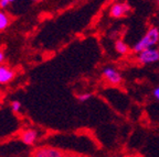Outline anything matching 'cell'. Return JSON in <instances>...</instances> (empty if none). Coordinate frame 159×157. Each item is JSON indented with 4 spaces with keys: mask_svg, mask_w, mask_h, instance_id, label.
I'll return each mask as SVG.
<instances>
[{
    "mask_svg": "<svg viewBox=\"0 0 159 157\" xmlns=\"http://www.w3.org/2000/svg\"><path fill=\"white\" fill-rule=\"evenodd\" d=\"M156 1H157V3H159V0H156Z\"/></svg>",
    "mask_w": 159,
    "mask_h": 157,
    "instance_id": "obj_18",
    "label": "cell"
},
{
    "mask_svg": "<svg viewBox=\"0 0 159 157\" xmlns=\"http://www.w3.org/2000/svg\"><path fill=\"white\" fill-rule=\"evenodd\" d=\"M21 102L18 100H15L11 102V109H12L13 112H19L20 110H21Z\"/></svg>",
    "mask_w": 159,
    "mask_h": 157,
    "instance_id": "obj_11",
    "label": "cell"
},
{
    "mask_svg": "<svg viewBox=\"0 0 159 157\" xmlns=\"http://www.w3.org/2000/svg\"><path fill=\"white\" fill-rule=\"evenodd\" d=\"M137 61L143 65H148L159 61V49L148 47L137 53Z\"/></svg>",
    "mask_w": 159,
    "mask_h": 157,
    "instance_id": "obj_2",
    "label": "cell"
},
{
    "mask_svg": "<svg viewBox=\"0 0 159 157\" xmlns=\"http://www.w3.org/2000/svg\"><path fill=\"white\" fill-rule=\"evenodd\" d=\"M63 153L53 147H40L33 151L32 156L35 157H62Z\"/></svg>",
    "mask_w": 159,
    "mask_h": 157,
    "instance_id": "obj_5",
    "label": "cell"
},
{
    "mask_svg": "<svg viewBox=\"0 0 159 157\" xmlns=\"http://www.w3.org/2000/svg\"><path fill=\"white\" fill-rule=\"evenodd\" d=\"M9 5H10V2L8 0H0V8H1V9H6Z\"/></svg>",
    "mask_w": 159,
    "mask_h": 157,
    "instance_id": "obj_13",
    "label": "cell"
},
{
    "mask_svg": "<svg viewBox=\"0 0 159 157\" xmlns=\"http://www.w3.org/2000/svg\"><path fill=\"white\" fill-rule=\"evenodd\" d=\"M130 12V6L127 2H116L114 1L111 8H109V15L115 19L126 17Z\"/></svg>",
    "mask_w": 159,
    "mask_h": 157,
    "instance_id": "obj_3",
    "label": "cell"
},
{
    "mask_svg": "<svg viewBox=\"0 0 159 157\" xmlns=\"http://www.w3.org/2000/svg\"><path fill=\"white\" fill-rule=\"evenodd\" d=\"M115 49H116V52L118 53V54L120 55H126L129 53V46L125 43L124 41H122V40H117L116 42H115Z\"/></svg>",
    "mask_w": 159,
    "mask_h": 157,
    "instance_id": "obj_9",
    "label": "cell"
},
{
    "mask_svg": "<svg viewBox=\"0 0 159 157\" xmlns=\"http://www.w3.org/2000/svg\"><path fill=\"white\" fill-rule=\"evenodd\" d=\"M152 96L156 99L157 101H159V87H156V88L152 90Z\"/></svg>",
    "mask_w": 159,
    "mask_h": 157,
    "instance_id": "obj_12",
    "label": "cell"
},
{
    "mask_svg": "<svg viewBox=\"0 0 159 157\" xmlns=\"http://www.w3.org/2000/svg\"><path fill=\"white\" fill-rule=\"evenodd\" d=\"M109 1H117V0H109Z\"/></svg>",
    "mask_w": 159,
    "mask_h": 157,
    "instance_id": "obj_17",
    "label": "cell"
},
{
    "mask_svg": "<svg viewBox=\"0 0 159 157\" xmlns=\"http://www.w3.org/2000/svg\"><path fill=\"white\" fill-rule=\"evenodd\" d=\"M11 23V18L5 11L0 10V32H2L7 29Z\"/></svg>",
    "mask_w": 159,
    "mask_h": 157,
    "instance_id": "obj_8",
    "label": "cell"
},
{
    "mask_svg": "<svg viewBox=\"0 0 159 157\" xmlns=\"http://www.w3.org/2000/svg\"><path fill=\"white\" fill-rule=\"evenodd\" d=\"M33 1H35V2H39V1H42V0H33Z\"/></svg>",
    "mask_w": 159,
    "mask_h": 157,
    "instance_id": "obj_16",
    "label": "cell"
},
{
    "mask_svg": "<svg viewBox=\"0 0 159 157\" xmlns=\"http://www.w3.org/2000/svg\"><path fill=\"white\" fill-rule=\"evenodd\" d=\"M3 62H5V53L2 51H0V65L2 64Z\"/></svg>",
    "mask_w": 159,
    "mask_h": 157,
    "instance_id": "obj_14",
    "label": "cell"
},
{
    "mask_svg": "<svg viewBox=\"0 0 159 157\" xmlns=\"http://www.w3.org/2000/svg\"><path fill=\"white\" fill-rule=\"evenodd\" d=\"M38 138V132L35 130H32V129H28V130H25L21 134V141H22L23 144L25 145H33L35 143Z\"/></svg>",
    "mask_w": 159,
    "mask_h": 157,
    "instance_id": "obj_7",
    "label": "cell"
},
{
    "mask_svg": "<svg viewBox=\"0 0 159 157\" xmlns=\"http://www.w3.org/2000/svg\"><path fill=\"white\" fill-rule=\"evenodd\" d=\"M92 98V93H81V95H79L77 96V100L80 101V102H85V101L89 100V99Z\"/></svg>",
    "mask_w": 159,
    "mask_h": 157,
    "instance_id": "obj_10",
    "label": "cell"
},
{
    "mask_svg": "<svg viewBox=\"0 0 159 157\" xmlns=\"http://www.w3.org/2000/svg\"><path fill=\"white\" fill-rule=\"evenodd\" d=\"M102 75L104 77V79L107 81L108 83L115 86V85H119V83L123 81V77L122 75L119 74V71L116 68L112 66H106L103 68Z\"/></svg>",
    "mask_w": 159,
    "mask_h": 157,
    "instance_id": "obj_4",
    "label": "cell"
},
{
    "mask_svg": "<svg viewBox=\"0 0 159 157\" xmlns=\"http://www.w3.org/2000/svg\"><path fill=\"white\" fill-rule=\"evenodd\" d=\"M16 76V71L6 65H0V85L10 83Z\"/></svg>",
    "mask_w": 159,
    "mask_h": 157,
    "instance_id": "obj_6",
    "label": "cell"
},
{
    "mask_svg": "<svg viewBox=\"0 0 159 157\" xmlns=\"http://www.w3.org/2000/svg\"><path fill=\"white\" fill-rule=\"evenodd\" d=\"M158 42H159V29L156 27L150 28L146 32V34L134 45L133 51L137 54V53H139L143 49L155 46Z\"/></svg>",
    "mask_w": 159,
    "mask_h": 157,
    "instance_id": "obj_1",
    "label": "cell"
},
{
    "mask_svg": "<svg viewBox=\"0 0 159 157\" xmlns=\"http://www.w3.org/2000/svg\"><path fill=\"white\" fill-rule=\"evenodd\" d=\"M8 1H9L10 3H11V2H13V1H16V0H8Z\"/></svg>",
    "mask_w": 159,
    "mask_h": 157,
    "instance_id": "obj_15",
    "label": "cell"
}]
</instances>
